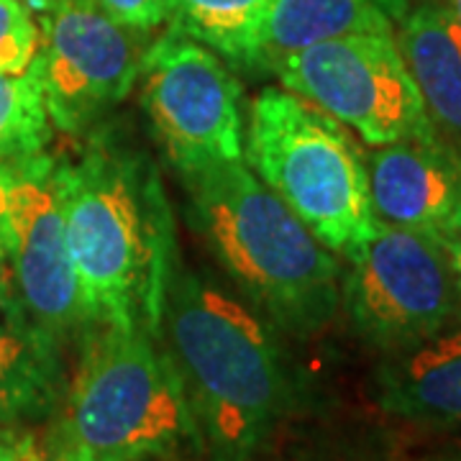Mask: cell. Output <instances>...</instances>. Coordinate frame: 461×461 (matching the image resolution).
Instances as JSON below:
<instances>
[{
  "mask_svg": "<svg viewBox=\"0 0 461 461\" xmlns=\"http://www.w3.org/2000/svg\"><path fill=\"white\" fill-rule=\"evenodd\" d=\"M448 8L454 11V16H456V21H459V26H461V0H451V3H448Z\"/></svg>",
  "mask_w": 461,
  "mask_h": 461,
  "instance_id": "obj_26",
  "label": "cell"
},
{
  "mask_svg": "<svg viewBox=\"0 0 461 461\" xmlns=\"http://www.w3.org/2000/svg\"><path fill=\"white\" fill-rule=\"evenodd\" d=\"M397 44L429 113L430 129L461 159V26L441 3L408 11Z\"/></svg>",
  "mask_w": 461,
  "mask_h": 461,
  "instance_id": "obj_14",
  "label": "cell"
},
{
  "mask_svg": "<svg viewBox=\"0 0 461 461\" xmlns=\"http://www.w3.org/2000/svg\"><path fill=\"white\" fill-rule=\"evenodd\" d=\"M21 436L23 433H16V436H3L0 438V461H11L16 456L18 444H21Z\"/></svg>",
  "mask_w": 461,
  "mask_h": 461,
  "instance_id": "obj_23",
  "label": "cell"
},
{
  "mask_svg": "<svg viewBox=\"0 0 461 461\" xmlns=\"http://www.w3.org/2000/svg\"><path fill=\"white\" fill-rule=\"evenodd\" d=\"M372 384L379 408L397 420L461 430V318L423 344L384 354Z\"/></svg>",
  "mask_w": 461,
  "mask_h": 461,
  "instance_id": "obj_13",
  "label": "cell"
},
{
  "mask_svg": "<svg viewBox=\"0 0 461 461\" xmlns=\"http://www.w3.org/2000/svg\"><path fill=\"white\" fill-rule=\"evenodd\" d=\"M159 339L180 375L205 461H259L293 408V377L259 315L172 267Z\"/></svg>",
  "mask_w": 461,
  "mask_h": 461,
  "instance_id": "obj_1",
  "label": "cell"
},
{
  "mask_svg": "<svg viewBox=\"0 0 461 461\" xmlns=\"http://www.w3.org/2000/svg\"><path fill=\"white\" fill-rule=\"evenodd\" d=\"M3 275L39 326L59 341L90 326L65 236V215L44 157L18 169L11 208V249Z\"/></svg>",
  "mask_w": 461,
  "mask_h": 461,
  "instance_id": "obj_10",
  "label": "cell"
},
{
  "mask_svg": "<svg viewBox=\"0 0 461 461\" xmlns=\"http://www.w3.org/2000/svg\"><path fill=\"white\" fill-rule=\"evenodd\" d=\"M21 3H26L29 8H36V11H41V14H50L54 8L65 5L67 0H21Z\"/></svg>",
  "mask_w": 461,
  "mask_h": 461,
  "instance_id": "obj_24",
  "label": "cell"
},
{
  "mask_svg": "<svg viewBox=\"0 0 461 461\" xmlns=\"http://www.w3.org/2000/svg\"><path fill=\"white\" fill-rule=\"evenodd\" d=\"M21 433H23V430H21ZM3 436H16V433H11V430H0V438H3Z\"/></svg>",
  "mask_w": 461,
  "mask_h": 461,
  "instance_id": "obj_27",
  "label": "cell"
},
{
  "mask_svg": "<svg viewBox=\"0 0 461 461\" xmlns=\"http://www.w3.org/2000/svg\"><path fill=\"white\" fill-rule=\"evenodd\" d=\"M51 118L41 72L33 65L21 75H0V162L26 169L44 159Z\"/></svg>",
  "mask_w": 461,
  "mask_h": 461,
  "instance_id": "obj_16",
  "label": "cell"
},
{
  "mask_svg": "<svg viewBox=\"0 0 461 461\" xmlns=\"http://www.w3.org/2000/svg\"><path fill=\"white\" fill-rule=\"evenodd\" d=\"M72 461H85V459H72Z\"/></svg>",
  "mask_w": 461,
  "mask_h": 461,
  "instance_id": "obj_28",
  "label": "cell"
},
{
  "mask_svg": "<svg viewBox=\"0 0 461 461\" xmlns=\"http://www.w3.org/2000/svg\"><path fill=\"white\" fill-rule=\"evenodd\" d=\"M18 169L0 162V267L8 259L11 249V208H14V187H16Z\"/></svg>",
  "mask_w": 461,
  "mask_h": 461,
  "instance_id": "obj_20",
  "label": "cell"
},
{
  "mask_svg": "<svg viewBox=\"0 0 461 461\" xmlns=\"http://www.w3.org/2000/svg\"><path fill=\"white\" fill-rule=\"evenodd\" d=\"M408 11V0H275L254 39L251 62L272 65L285 54L354 33L397 36Z\"/></svg>",
  "mask_w": 461,
  "mask_h": 461,
  "instance_id": "obj_15",
  "label": "cell"
},
{
  "mask_svg": "<svg viewBox=\"0 0 461 461\" xmlns=\"http://www.w3.org/2000/svg\"><path fill=\"white\" fill-rule=\"evenodd\" d=\"M366 175L382 223L441 241L461 230V159L436 131L377 147L366 159Z\"/></svg>",
  "mask_w": 461,
  "mask_h": 461,
  "instance_id": "obj_11",
  "label": "cell"
},
{
  "mask_svg": "<svg viewBox=\"0 0 461 461\" xmlns=\"http://www.w3.org/2000/svg\"><path fill=\"white\" fill-rule=\"evenodd\" d=\"M100 11L115 23L129 26L136 32H151L172 21V3L169 0H93Z\"/></svg>",
  "mask_w": 461,
  "mask_h": 461,
  "instance_id": "obj_19",
  "label": "cell"
},
{
  "mask_svg": "<svg viewBox=\"0 0 461 461\" xmlns=\"http://www.w3.org/2000/svg\"><path fill=\"white\" fill-rule=\"evenodd\" d=\"M147 50V32L115 23L93 0H67L44 14L36 67L51 123L87 131L131 93Z\"/></svg>",
  "mask_w": 461,
  "mask_h": 461,
  "instance_id": "obj_9",
  "label": "cell"
},
{
  "mask_svg": "<svg viewBox=\"0 0 461 461\" xmlns=\"http://www.w3.org/2000/svg\"><path fill=\"white\" fill-rule=\"evenodd\" d=\"M244 157L333 254L351 259L377 229L362 154L336 118L295 93L264 90L251 103Z\"/></svg>",
  "mask_w": 461,
  "mask_h": 461,
  "instance_id": "obj_5",
  "label": "cell"
},
{
  "mask_svg": "<svg viewBox=\"0 0 461 461\" xmlns=\"http://www.w3.org/2000/svg\"><path fill=\"white\" fill-rule=\"evenodd\" d=\"M41 29L21 0H0V75H21L33 65Z\"/></svg>",
  "mask_w": 461,
  "mask_h": 461,
  "instance_id": "obj_18",
  "label": "cell"
},
{
  "mask_svg": "<svg viewBox=\"0 0 461 461\" xmlns=\"http://www.w3.org/2000/svg\"><path fill=\"white\" fill-rule=\"evenodd\" d=\"M423 461H461V446L459 448H446V451H438V454H430L429 459Z\"/></svg>",
  "mask_w": 461,
  "mask_h": 461,
  "instance_id": "obj_25",
  "label": "cell"
},
{
  "mask_svg": "<svg viewBox=\"0 0 461 461\" xmlns=\"http://www.w3.org/2000/svg\"><path fill=\"white\" fill-rule=\"evenodd\" d=\"M175 26L239 62H251L254 39L275 0H169Z\"/></svg>",
  "mask_w": 461,
  "mask_h": 461,
  "instance_id": "obj_17",
  "label": "cell"
},
{
  "mask_svg": "<svg viewBox=\"0 0 461 461\" xmlns=\"http://www.w3.org/2000/svg\"><path fill=\"white\" fill-rule=\"evenodd\" d=\"M269 67L282 87L354 129L372 147L433 131L395 33L330 39L285 54Z\"/></svg>",
  "mask_w": 461,
  "mask_h": 461,
  "instance_id": "obj_7",
  "label": "cell"
},
{
  "mask_svg": "<svg viewBox=\"0 0 461 461\" xmlns=\"http://www.w3.org/2000/svg\"><path fill=\"white\" fill-rule=\"evenodd\" d=\"M139 83L154 136L180 175L244 159L241 87L208 44L172 26L149 44Z\"/></svg>",
  "mask_w": 461,
  "mask_h": 461,
  "instance_id": "obj_8",
  "label": "cell"
},
{
  "mask_svg": "<svg viewBox=\"0 0 461 461\" xmlns=\"http://www.w3.org/2000/svg\"><path fill=\"white\" fill-rule=\"evenodd\" d=\"M51 182L87 323H139L159 336L175 239L154 169L90 147L75 162L51 165Z\"/></svg>",
  "mask_w": 461,
  "mask_h": 461,
  "instance_id": "obj_2",
  "label": "cell"
},
{
  "mask_svg": "<svg viewBox=\"0 0 461 461\" xmlns=\"http://www.w3.org/2000/svg\"><path fill=\"white\" fill-rule=\"evenodd\" d=\"M182 180L215 259L269 321L293 336H313L329 326L341 303L333 251L244 159L205 167Z\"/></svg>",
  "mask_w": 461,
  "mask_h": 461,
  "instance_id": "obj_4",
  "label": "cell"
},
{
  "mask_svg": "<svg viewBox=\"0 0 461 461\" xmlns=\"http://www.w3.org/2000/svg\"><path fill=\"white\" fill-rule=\"evenodd\" d=\"M444 247L446 251H448L451 267H454V277H456V287H459V295H461V230H456L451 239H446Z\"/></svg>",
  "mask_w": 461,
  "mask_h": 461,
  "instance_id": "obj_22",
  "label": "cell"
},
{
  "mask_svg": "<svg viewBox=\"0 0 461 461\" xmlns=\"http://www.w3.org/2000/svg\"><path fill=\"white\" fill-rule=\"evenodd\" d=\"M62 344L23 311L0 267V430L21 433L62 408L69 387Z\"/></svg>",
  "mask_w": 461,
  "mask_h": 461,
  "instance_id": "obj_12",
  "label": "cell"
},
{
  "mask_svg": "<svg viewBox=\"0 0 461 461\" xmlns=\"http://www.w3.org/2000/svg\"><path fill=\"white\" fill-rule=\"evenodd\" d=\"M11 461H51V459H50V454H47V448H44V444H39L32 433H23V436H21V444H18L16 456H14Z\"/></svg>",
  "mask_w": 461,
  "mask_h": 461,
  "instance_id": "obj_21",
  "label": "cell"
},
{
  "mask_svg": "<svg viewBox=\"0 0 461 461\" xmlns=\"http://www.w3.org/2000/svg\"><path fill=\"white\" fill-rule=\"evenodd\" d=\"M51 461H193L203 441L180 375L157 333L93 323L57 411Z\"/></svg>",
  "mask_w": 461,
  "mask_h": 461,
  "instance_id": "obj_3",
  "label": "cell"
},
{
  "mask_svg": "<svg viewBox=\"0 0 461 461\" xmlns=\"http://www.w3.org/2000/svg\"><path fill=\"white\" fill-rule=\"evenodd\" d=\"M341 305L354 333L382 357L433 339L461 318L444 241L379 221L348 259Z\"/></svg>",
  "mask_w": 461,
  "mask_h": 461,
  "instance_id": "obj_6",
  "label": "cell"
}]
</instances>
